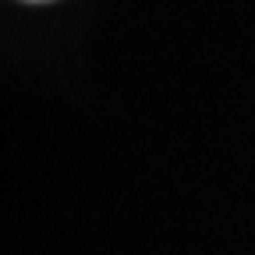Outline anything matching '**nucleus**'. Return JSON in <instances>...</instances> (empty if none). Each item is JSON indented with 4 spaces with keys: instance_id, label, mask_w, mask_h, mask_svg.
Listing matches in <instances>:
<instances>
[{
    "instance_id": "nucleus-1",
    "label": "nucleus",
    "mask_w": 255,
    "mask_h": 255,
    "mask_svg": "<svg viewBox=\"0 0 255 255\" xmlns=\"http://www.w3.org/2000/svg\"><path fill=\"white\" fill-rule=\"evenodd\" d=\"M32 4H39V0H32Z\"/></svg>"
}]
</instances>
